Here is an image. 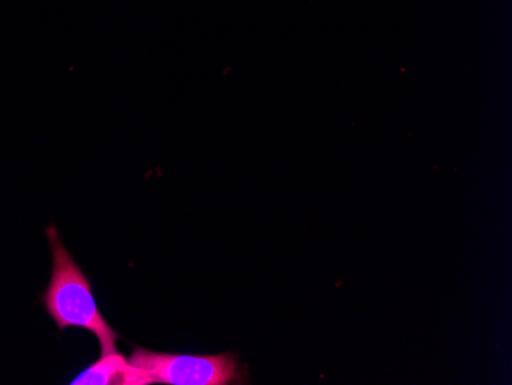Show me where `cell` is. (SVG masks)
Masks as SVG:
<instances>
[{
	"instance_id": "cell-1",
	"label": "cell",
	"mask_w": 512,
	"mask_h": 385,
	"mask_svg": "<svg viewBox=\"0 0 512 385\" xmlns=\"http://www.w3.org/2000/svg\"><path fill=\"white\" fill-rule=\"evenodd\" d=\"M53 252V270L50 283L40 295V303L53 318L60 332L69 327L86 329L96 335L102 356L115 352L119 333L115 332L97 306L91 281L82 267L69 254L59 231L54 226L45 229Z\"/></svg>"
},
{
	"instance_id": "cell-2",
	"label": "cell",
	"mask_w": 512,
	"mask_h": 385,
	"mask_svg": "<svg viewBox=\"0 0 512 385\" xmlns=\"http://www.w3.org/2000/svg\"><path fill=\"white\" fill-rule=\"evenodd\" d=\"M129 362L145 370L155 384L230 385L247 381L246 367L234 353L220 355H177L134 349Z\"/></svg>"
},
{
	"instance_id": "cell-3",
	"label": "cell",
	"mask_w": 512,
	"mask_h": 385,
	"mask_svg": "<svg viewBox=\"0 0 512 385\" xmlns=\"http://www.w3.org/2000/svg\"><path fill=\"white\" fill-rule=\"evenodd\" d=\"M71 385H152L154 379L131 364L122 353H108L100 356L85 372L69 382Z\"/></svg>"
}]
</instances>
